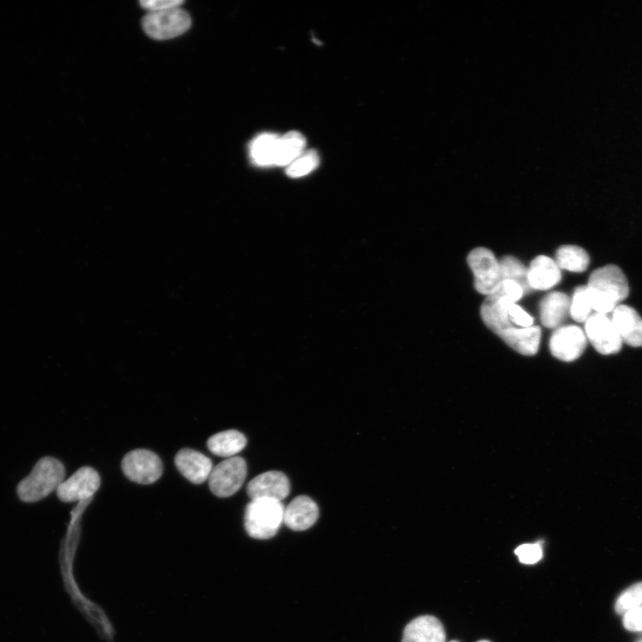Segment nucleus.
<instances>
[{
	"instance_id": "obj_1",
	"label": "nucleus",
	"mask_w": 642,
	"mask_h": 642,
	"mask_svg": "<svg viewBox=\"0 0 642 642\" xmlns=\"http://www.w3.org/2000/svg\"><path fill=\"white\" fill-rule=\"evenodd\" d=\"M484 324L509 347L524 356L535 355L541 331L533 317L515 301L495 291L481 306Z\"/></svg>"
},
{
	"instance_id": "obj_2",
	"label": "nucleus",
	"mask_w": 642,
	"mask_h": 642,
	"mask_svg": "<svg viewBox=\"0 0 642 642\" xmlns=\"http://www.w3.org/2000/svg\"><path fill=\"white\" fill-rule=\"evenodd\" d=\"M586 288L592 309L606 315L613 312L630 292L625 275L612 264L594 270Z\"/></svg>"
},
{
	"instance_id": "obj_3",
	"label": "nucleus",
	"mask_w": 642,
	"mask_h": 642,
	"mask_svg": "<svg viewBox=\"0 0 642 642\" xmlns=\"http://www.w3.org/2000/svg\"><path fill=\"white\" fill-rule=\"evenodd\" d=\"M64 475L65 469L61 461L53 457H44L19 482L17 494L26 503L39 501L57 490L64 481Z\"/></svg>"
},
{
	"instance_id": "obj_4",
	"label": "nucleus",
	"mask_w": 642,
	"mask_h": 642,
	"mask_svg": "<svg viewBox=\"0 0 642 642\" xmlns=\"http://www.w3.org/2000/svg\"><path fill=\"white\" fill-rule=\"evenodd\" d=\"M284 506L269 498L252 499L244 513V526L249 536L258 539L274 537L284 523Z\"/></svg>"
},
{
	"instance_id": "obj_5",
	"label": "nucleus",
	"mask_w": 642,
	"mask_h": 642,
	"mask_svg": "<svg viewBox=\"0 0 642 642\" xmlns=\"http://www.w3.org/2000/svg\"><path fill=\"white\" fill-rule=\"evenodd\" d=\"M190 26V15L179 7L149 12L143 19V28L145 33L158 40H166L180 36Z\"/></svg>"
},
{
	"instance_id": "obj_6",
	"label": "nucleus",
	"mask_w": 642,
	"mask_h": 642,
	"mask_svg": "<svg viewBox=\"0 0 642 642\" xmlns=\"http://www.w3.org/2000/svg\"><path fill=\"white\" fill-rule=\"evenodd\" d=\"M467 263L473 274L476 291L486 296L493 293L502 278L499 261L492 251L484 247L475 248L468 254Z\"/></svg>"
},
{
	"instance_id": "obj_7",
	"label": "nucleus",
	"mask_w": 642,
	"mask_h": 642,
	"mask_svg": "<svg viewBox=\"0 0 642 642\" xmlns=\"http://www.w3.org/2000/svg\"><path fill=\"white\" fill-rule=\"evenodd\" d=\"M247 474L245 460L232 457L215 465L208 478L211 492L219 498H227L237 492Z\"/></svg>"
},
{
	"instance_id": "obj_8",
	"label": "nucleus",
	"mask_w": 642,
	"mask_h": 642,
	"mask_svg": "<svg viewBox=\"0 0 642 642\" xmlns=\"http://www.w3.org/2000/svg\"><path fill=\"white\" fill-rule=\"evenodd\" d=\"M121 468L127 478L139 484L155 482L163 471L160 458L154 452L144 449L127 453L122 459Z\"/></svg>"
},
{
	"instance_id": "obj_9",
	"label": "nucleus",
	"mask_w": 642,
	"mask_h": 642,
	"mask_svg": "<svg viewBox=\"0 0 642 642\" xmlns=\"http://www.w3.org/2000/svg\"><path fill=\"white\" fill-rule=\"evenodd\" d=\"M585 335L602 355L615 354L623 343L612 319L606 314L595 312L585 321Z\"/></svg>"
},
{
	"instance_id": "obj_10",
	"label": "nucleus",
	"mask_w": 642,
	"mask_h": 642,
	"mask_svg": "<svg viewBox=\"0 0 642 642\" xmlns=\"http://www.w3.org/2000/svg\"><path fill=\"white\" fill-rule=\"evenodd\" d=\"M587 341L584 331L579 326L561 325L554 331L550 337L549 350L555 358L571 362L581 356Z\"/></svg>"
},
{
	"instance_id": "obj_11",
	"label": "nucleus",
	"mask_w": 642,
	"mask_h": 642,
	"mask_svg": "<svg viewBox=\"0 0 642 642\" xmlns=\"http://www.w3.org/2000/svg\"><path fill=\"white\" fill-rule=\"evenodd\" d=\"M98 473L90 466H83L70 478L64 480L57 488L56 493L63 502H74L89 499L100 487Z\"/></svg>"
},
{
	"instance_id": "obj_12",
	"label": "nucleus",
	"mask_w": 642,
	"mask_h": 642,
	"mask_svg": "<svg viewBox=\"0 0 642 642\" xmlns=\"http://www.w3.org/2000/svg\"><path fill=\"white\" fill-rule=\"evenodd\" d=\"M290 492L287 476L279 471H268L254 477L247 486V494L252 499L269 498L281 501Z\"/></svg>"
},
{
	"instance_id": "obj_13",
	"label": "nucleus",
	"mask_w": 642,
	"mask_h": 642,
	"mask_svg": "<svg viewBox=\"0 0 642 642\" xmlns=\"http://www.w3.org/2000/svg\"><path fill=\"white\" fill-rule=\"evenodd\" d=\"M179 473L193 484L208 480L213 468L211 460L202 453L192 449H182L175 457Z\"/></svg>"
},
{
	"instance_id": "obj_14",
	"label": "nucleus",
	"mask_w": 642,
	"mask_h": 642,
	"mask_svg": "<svg viewBox=\"0 0 642 642\" xmlns=\"http://www.w3.org/2000/svg\"><path fill=\"white\" fill-rule=\"evenodd\" d=\"M318 515L316 502L308 496L300 495L284 507V523L292 531H305L314 525Z\"/></svg>"
},
{
	"instance_id": "obj_15",
	"label": "nucleus",
	"mask_w": 642,
	"mask_h": 642,
	"mask_svg": "<svg viewBox=\"0 0 642 642\" xmlns=\"http://www.w3.org/2000/svg\"><path fill=\"white\" fill-rule=\"evenodd\" d=\"M611 319L623 342L632 347H642V318L630 306L618 305Z\"/></svg>"
},
{
	"instance_id": "obj_16",
	"label": "nucleus",
	"mask_w": 642,
	"mask_h": 642,
	"mask_svg": "<svg viewBox=\"0 0 642 642\" xmlns=\"http://www.w3.org/2000/svg\"><path fill=\"white\" fill-rule=\"evenodd\" d=\"M441 622L434 616L423 615L412 620L404 629L401 642H445Z\"/></svg>"
},
{
	"instance_id": "obj_17",
	"label": "nucleus",
	"mask_w": 642,
	"mask_h": 642,
	"mask_svg": "<svg viewBox=\"0 0 642 642\" xmlns=\"http://www.w3.org/2000/svg\"><path fill=\"white\" fill-rule=\"evenodd\" d=\"M561 276V269L555 259L545 255L534 258L528 268V283L531 289H550L559 283Z\"/></svg>"
},
{
	"instance_id": "obj_18",
	"label": "nucleus",
	"mask_w": 642,
	"mask_h": 642,
	"mask_svg": "<svg viewBox=\"0 0 642 642\" xmlns=\"http://www.w3.org/2000/svg\"><path fill=\"white\" fill-rule=\"evenodd\" d=\"M570 298L564 292L547 293L539 303V317L547 328H558L570 314Z\"/></svg>"
},
{
	"instance_id": "obj_19",
	"label": "nucleus",
	"mask_w": 642,
	"mask_h": 642,
	"mask_svg": "<svg viewBox=\"0 0 642 642\" xmlns=\"http://www.w3.org/2000/svg\"><path fill=\"white\" fill-rule=\"evenodd\" d=\"M245 436L236 430H226L210 436L207 447L211 453L222 457H235L246 446Z\"/></svg>"
},
{
	"instance_id": "obj_20",
	"label": "nucleus",
	"mask_w": 642,
	"mask_h": 642,
	"mask_svg": "<svg viewBox=\"0 0 642 642\" xmlns=\"http://www.w3.org/2000/svg\"><path fill=\"white\" fill-rule=\"evenodd\" d=\"M279 137L280 136L274 133H262L251 142L250 157L255 165H276Z\"/></svg>"
},
{
	"instance_id": "obj_21",
	"label": "nucleus",
	"mask_w": 642,
	"mask_h": 642,
	"mask_svg": "<svg viewBox=\"0 0 642 642\" xmlns=\"http://www.w3.org/2000/svg\"><path fill=\"white\" fill-rule=\"evenodd\" d=\"M306 139L299 131H289L279 137L276 166H288L304 152Z\"/></svg>"
},
{
	"instance_id": "obj_22",
	"label": "nucleus",
	"mask_w": 642,
	"mask_h": 642,
	"mask_svg": "<svg viewBox=\"0 0 642 642\" xmlns=\"http://www.w3.org/2000/svg\"><path fill=\"white\" fill-rule=\"evenodd\" d=\"M556 263L560 269L583 272L589 264L587 251L576 245H563L556 252Z\"/></svg>"
},
{
	"instance_id": "obj_23",
	"label": "nucleus",
	"mask_w": 642,
	"mask_h": 642,
	"mask_svg": "<svg viewBox=\"0 0 642 642\" xmlns=\"http://www.w3.org/2000/svg\"><path fill=\"white\" fill-rule=\"evenodd\" d=\"M499 266L502 281L510 280L518 284L524 291V293L531 290L528 283V268L516 258L505 256L499 261Z\"/></svg>"
},
{
	"instance_id": "obj_24",
	"label": "nucleus",
	"mask_w": 642,
	"mask_h": 642,
	"mask_svg": "<svg viewBox=\"0 0 642 642\" xmlns=\"http://www.w3.org/2000/svg\"><path fill=\"white\" fill-rule=\"evenodd\" d=\"M319 155L317 151L310 149L304 151L297 159L286 167V174L291 177H300L313 171L319 164Z\"/></svg>"
},
{
	"instance_id": "obj_25",
	"label": "nucleus",
	"mask_w": 642,
	"mask_h": 642,
	"mask_svg": "<svg viewBox=\"0 0 642 642\" xmlns=\"http://www.w3.org/2000/svg\"><path fill=\"white\" fill-rule=\"evenodd\" d=\"M592 310L586 285L577 287L570 305V315L576 322H585Z\"/></svg>"
},
{
	"instance_id": "obj_26",
	"label": "nucleus",
	"mask_w": 642,
	"mask_h": 642,
	"mask_svg": "<svg viewBox=\"0 0 642 642\" xmlns=\"http://www.w3.org/2000/svg\"><path fill=\"white\" fill-rule=\"evenodd\" d=\"M642 605V581L625 589L617 598L614 608L618 613H625Z\"/></svg>"
},
{
	"instance_id": "obj_27",
	"label": "nucleus",
	"mask_w": 642,
	"mask_h": 642,
	"mask_svg": "<svg viewBox=\"0 0 642 642\" xmlns=\"http://www.w3.org/2000/svg\"><path fill=\"white\" fill-rule=\"evenodd\" d=\"M514 554L521 563L533 564L542 558V547L539 543H527L517 547Z\"/></svg>"
},
{
	"instance_id": "obj_28",
	"label": "nucleus",
	"mask_w": 642,
	"mask_h": 642,
	"mask_svg": "<svg viewBox=\"0 0 642 642\" xmlns=\"http://www.w3.org/2000/svg\"><path fill=\"white\" fill-rule=\"evenodd\" d=\"M623 626L630 631H642V605L624 613Z\"/></svg>"
},
{
	"instance_id": "obj_29",
	"label": "nucleus",
	"mask_w": 642,
	"mask_h": 642,
	"mask_svg": "<svg viewBox=\"0 0 642 642\" xmlns=\"http://www.w3.org/2000/svg\"><path fill=\"white\" fill-rule=\"evenodd\" d=\"M497 291L515 302L524 294L523 288L518 284L510 280H503Z\"/></svg>"
},
{
	"instance_id": "obj_30",
	"label": "nucleus",
	"mask_w": 642,
	"mask_h": 642,
	"mask_svg": "<svg viewBox=\"0 0 642 642\" xmlns=\"http://www.w3.org/2000/svg\"><path fill=\"white\" fill-rule=\"evenodd\" d=\"M184 4L182 0H144L140 4L149 12L161 11L169 8L179 7Z\"/></svg>"
},
{
	"instance_id": "obj_31",
	"label": "nucleus",
	"mask_w": 642,
	"mask_h": 642,
	"mask_svg": "<svg viewBox=\"0 0 642 642\" xmlns=\"http://www.w3.org/2000/svg\"><path fill=\"white\" fill-rule=\"evenodd\" d=\"M478 642H490V641H488V640H480V641H478Z\"/></svg>"
},
{
	"instance_id": "obj_32",
	"label": "nucleus",
	"mask_w": 642,
	"mask_h": 642,
	"mask_svg": "<svg viewBox=\"0 0 642 642\" xmlns=\"http://www.w3.org/2000/svg\"><path fill=\"white\" fill-rule=\"evenodd\" d=\"M637 642H642V637Z\"/></svg>"
},
{
	"instance_id": "obj_33",
	"label": "nucleus",
	"mask_w": 642,
	"mask_h": 642,
	"mask_svg": "<svg viewBox=\"0 0 642 642\" xmlns=\"http://www.w3.org/2000/svg\"><path fill=\"white\" fill-rule=\"evenodd\" d=\"M450 642H458V641H457V640H452V641H450Z\"/></svg>"
}]
</instances>
